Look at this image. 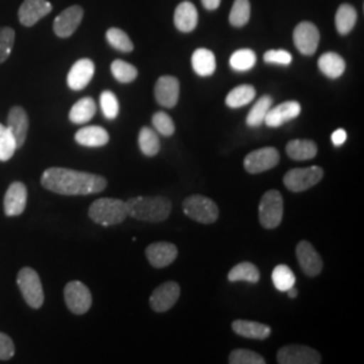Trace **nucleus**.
<instances>
[{
    "label": "nucleus",
    "instance_id": "nucleus-6",
    "mask_svg": "<svg viewBox=\"0 0 364 364\" xmlns=\"http://www.w3.org/2000/svg\"><path fill=\"white\" fill-rule=\"evenodd\" d=\"M284 219V197L278 191L266 192L259 204V221L266 230L277 228Z\"/></svg>",
    "mask_w": 364,
    "mask_h": 364
},
{
    "label": "nucleus",
    "instance_id": "nucleus-1",
    "mask_svg": "<svg viewBox=\"0 0 364 364\" xmlns=\"http://www.w3.org/2000/svg\"><path fill=\"white\" fill-rule=\"evenodd\" d=\"M41 183L45 189L57 195L87 196L103 192L107 186V180L102 176L85 171L50 168L43 171Z\"/></svg>",
    "mask_w": 364,
    "mask_h": 364
},
{
    "label": "nucleus",
    "instance_id": "nucleus-44",
    "mask_svg": "<svg viewBox=\"0 0 364 364\" xmlns=\"http://www.w3.org/2000/svg\"><path fill=\"white\" fill-rule=\"evenodd\" d=\"M263 60L266 64L287 66L291 64L293 57L287 50H267L263 55Z\"/></svg>",
    "mask_w": 364,
    "mask_h": 364
},
{
    "label": "nucleus",
    "instance_id": "nucleus-26",
    "mask_svg": "<svg viewBox=\"0 0 364 364\" xmlns=\"http://www.w3.org/2000/svg\"><path fill=\"white\" fill-rule=\"evenodd\" d=\"M193 70L201 77H209L216 70V57L208 49L200 48L192 55Z\"/></svg>",
    "mask_w": 364,
    "mask_h": 364
},
{
    "label": "nucleus",
    "instance_id": "nucleus-30",
    "mask_svg": "<svg viewBox=\"0 0 364 364\" xmlns=\"http://www.w3.org/2000/svg\"><path fill=\"white\" fill-rule=\"evenodd\" d=\"M96 114V103L92 97H82L70 108L69 120L75 124H84L90 122Z\"/></svg>",
    "mask_w": 364,
    "mask_h": 364
},
{
    "label": "nucleus",
    "instance_id": "nucleus-15",
    "mask_svg": "<svg viewBox=\"0 0 364 364\" xmlns=\"http://www.w3.org/2000/svg\"><path fill=\"white\" fill-rule=\"evenodd\" d=\"M296 255L299 259L301 270L308 277H317L323 270V259L316 251V248L306 240H302L297 245Z\"/></svg>",
    "mask_w": 364,
    "mask_h": 364
},
{
    "label": "nucleus",
    "instance_id": "nucleus-46",
    "mask_svg": "<svg viewBox=\"0 0 364 364\" xmlns=\"http://www.w3.org/2000/svg\"><path fill=\"white\" fill-rule=\"evenodd\" d=\"M332 144H335V146H341V144H344V142L347 141V132L346 130H343V129H338V130L335 131L333 134H332Z\"/></svg>",
    "mask_w": 364,
    "mask_h": 364
},
{
    "label": "nucleus",
    "instance_id": "nucleus-22",
    "mask_svg": "<svg viewBox=\"0 0 364 364\" xmlns=\"http://www.w3.org/2000/svg\"><path fill=\"white\" fill-rule=\"evenodd\" d=\"M198 23V13L193 3L181 1L174 11V26L181 33H192Z\"/></svg>",
    "mask_w": 364,
    "mask_h": 364
},
{
    "label": "nucleus",
    "instance_id": "nucleus-41",
    "mask_svg": "<svg viewBox=\"0 0 364 364\" xmlns=\"http://www.w3.org/2000/svg\"><path fill=\"white\" fill-rule=\"evenodd\" d=\"M228 362L231 364H264L266 360L263 356H260L257 352L250 350H235L230 353Z\"/></svg>",
    "mask_w": 364,
    "mask_h": 364
},
{
    "label": "nucleus",
    "instance_id": "nucleus-39",
    "mask_svg": "<svg viewBox=\"0 0 364 364\" xmlns=\"http://www.w3.org/2000/svg\"><path fill=\"white\" fill-rule=\"evenodd\" d=\"M16 149L18 146L11 131L7 129V126L0 123V161L7 162L11 159Z\"/></svg>",
    "mask_w": 364,
    "mask_h": 364
},
{
    "label": "nucleus",
    "instance_id": "nucleus-45",
    "mask_svg": "<svg viewBox=\"0 0 364 364\" xmlns=\"http://www.w3.org/2000/svg\"><path fill=\"white\" fill-rule=\"evenodd\" d=\"M15 353V346L10 336L0 332V360H9Z\"/></svg>",
    "mask_w": 364,
    "mask_h": 364
},
{
    "label": "nucleus",
    "instance_id": "nucleus-33",
    "mask_svg": "<svg viewBox=\"0 0 364 364\" xmlns=\"http://www.w3.org/2000/svg\"><path fill=\"white\" fill-rule=\"evenodd\" d=\"M138 144L146 156H154L159 153L161 142L158 134L150 127H142L138 136Z\"/></svg>",
    "mask_w": 364,
    "mask_h": 364
},
{
    "label": "nucleus",
    "instance_id": "nucleus-19",
    "mask_svg": "<svg viewBox=\"0 0 364 364\" xmlns=\"http://www.w3.org/2000/svg\"><path fill=\"white\" fill-rule=\"evenodd\" d=\"M27 203V189L22 182H13L4 196V213L9 218L19 216L25 212Z\"/></svg>",
    "mask_w": 364,
    "mask_h": 364
},
{
    "label": "nucleus",
    "instance_id": "nucleus-12",
    "mask_svg": "<svg viewBox=\"0 0 364 364\" xmlns=\"http://www.w3.org/2000/svg\"><path fill=\"white\" fill-rule=\"evenodd\" d=\"M180 287L176 282H165L156 287L150 296V306L154 312H168L180 299Z\"/></svg>",
    "mask_w": 364,
    "mask_h": 364
},
{
    "label": "nucleus",
    "instance_id": "nucleus-24",
    "mask_svg": "<svg viewBox=\"0 0 364 364\" xmlns=\"http://www.w3.org/2000/svg\"><path fill=\"white\" fill-rule=\"evenodd\" d=\"M75 141L85 147H102L109 142V134L103 127L88 126L76 132Z\"/></svg>",
    "mask_w": 364,
    "mask_h": 364
},
{
    "label": "nucleus",
    "instance_id": "nucleus-25",
    "mask_svg": "<svg viewBox=\"0 0 364 364\" xmlns=\"http://www.w3.org/2000/svg\"><path fill=\"white\" fill-rule=\"evenodd\" d=\"M318 68L324 76L335 80L341 77L346 72V61L338 53H324L318 58Z\"/></svg>",
    "mask_w": 364,
    "mask_h": 364
},
{
    "label": "nucleus",
    "instance_id": "nucleus-35",
    "mask_svg": "<svg viewBox=\"0 0 364 364\" xmlns=\"http://www.w3.org/2000/svg\"><path fill=\"white\" fill-rule=\"evenodd\" d=\"M257 64V54L251 49H240L231 55L230 66L236 72H247Z\"/></svg>",
    "mask_w": 364,
    "mask_h": 364
},
{
    "label": "nucleus",
    "instance_id": "nucleus-32",
    "mask_svg": "<svg viewBox=\"0 0 364 364\" xmlns=\"http://www.w3.org/2000/svg\"><path fill=\"white\" fill-rule=\"evenodd\" d=\"M273 107V97L269 95L262 96L259 100L252 105L251 111L248 112L246 123L250 127H259L264 123V117L267 115L269 109Z\"/></svg>",
    "mask_w": 364,
    "mask_h": 364
},
{
    "label": "nucleus",
    "instance_id": "nucleus-2",
    "mask_svg": "<svg viewBox=\"0 0 364 364\" xmlns=\"http://www.w3.org/2000/svg\"><path fill=\"white\" fill-rule=\"evenodd\" d=\"M126 208L129 216L132 219L149 223H161L169 218L171 203L166 197L162 196H138L126 201Z\"/></svg>",
    "mask_w": 364,
    "mask_h": 364
},
{
    "label": "nucleus",
    "instance_id": "nucleus-8",
    "mask_svg": "<svg viewBox=\"0 0 364 364\" xmlns=\"http://www.w3.org/2000/svg\"><path fill=\"white\" fill-rule=\"evenodd\" d=\"M64 299L69 311L75 314H84L91 309V291L80 281H72L66 285Z\"/></svg>",
    "mask_w": 364,
    "mask_h": 364
},
{
    "label": "nucleus",
    "instance_id": "nucleus-40",
    "mask_svg": "<svg viewBox=\"0 0 364 364\" xmlns=\"http://www.w3.org/2000/svg\"><path fill=\"white\" fill-rule=\"evenodd\" d=\"M100 107L103 111V115L109 120L117 119L119 115V100L114 92L105 91L100 95Z\"/></svg>",
    "mask_w": 364,
    "mask_h": 364
},
{
    "label": "nucleus",
    "instance_id": "nucleus-23",
    "mask_svg": "<svg viewBox=\"0 0 364 364\" xmlns=\"http://www.w3.org/2000/svg\"><path fill=\"white\" fill-rule=\"evenodd\" d=\"M235 333L242 338H254V340H266L272 335V328L266 324L247 320H236L232 323Z\"/></svg>",
    "mask_w": 364,
    "mask_h": 364
},
{
    "label": "nucleus",
    "instance_id": "nucleus-5",
    "mask_svg": "<svg viewBox=\"0 0 364 364\" xmlns=\"http://www.w3.org/2000/svg\"><path fill=\"white\" fill-rule=\"evenodd\" d=\"M16 284L30 308L39 309L43 305L45 294L41 284V278L36 270H33L31 267H23L18 273Z\"/></svg>",
    "mask_w": 364,
    "mask_h": 364
},
{
    "label": "nucleus",
    "instance_id": "nucleus-17",
    "mask_svg": "<svg viewBox=\"0 0 364 364\" xmlns=\"http://www.w3.org/2000/svg\"><path fill=\"white\" fill-rule=\"evenodd\" d=\"M95 75V64L90 58H81L70 68L66 82L72 91H82Z\"/></svg>",
    "mask_w": 364,
    "mask_h": 364
},
{
    "label": "nucleus",
    "instance_id": "nucleus-27",
    "mask_svg": "<svg viewBox=\"0 0 364 364\" xmlns=\"http://www.w3.org/2000/svg\"><path fill=\"white\" fill-rule=\"evenodd\" d=\"M287 153L294 161H308L317 156V144L309 139H294L287 144Z\"/></svg>",
    "mask_w": 364,
    "mask_h": 364
},
{
    "label": "nucleus",
    "instance_id": "nucleus-29",
    "mask_svg": "<svg viewBox=\"0 0 364 364\" xmlns=\"http://www.w3.org/2000/svg\"><path fill=\"white\" fill-rule=\"evenodd\" d=\"M260 279L259 269L251 262H242L232 267L228 273L230 282L245 281L248 284H258Z\"/></svg>",
    "mask_w": 364,
    "mask_h": 364
},
{
    "label": "nucleus",
    "instance_id": "nucleus-3",
    "mask_svg": "<svg viewBox=\"0 0 364 364\" xmlns=\"http://www.w3.org/2000/svg\"><path fill=\"white\" fill-rule=\"evenodd\" d=\"M88 215L96 224L109 227L117 225L127 219L129 213L126 208V201L117 198H99L92 203Z\"/></svg>",
    "mask_w": 364,
    "mask_h": 364
},
{
    "label": "nucleus",
    "instance_id": "nucleus-7",
    "mask_svg": "<svg viewBox=\"0 0 364 364\" xmlns=\"http://www.w3.org/2000/svg\"><path fill=\"white\" fill-rule=\"evenodd\" d=\"M324 177V170L320 166H309L287 171L284 177V183L290 192L299 193L316 186Z\"/></svg>",
    "mask_w": 364,
    "mask_h": 364
},
{
    "label": "nucleus",
    "instance_id": "nucleus-34",
    "mask_svg": "<svg viewBox=\"0 0 364 364\" xmlns=\"http://www.w3.org/2000/svg\"><path fill=\"white\" fill-rule=\"evenodd\" d=\"M274 287L279 291H287L296 285V275L287 264H278L272 274Z\"/></svg>",
    "mask_w": 364,
    "mask_h": 364
},
{
    "label": "nucleus",
    "instance_id": "nucleus-28",
    "mask_svg": "<svg viewBox=\"0 0 364 364\" xmlns=\"http://www.w3.org/2000/svg\"><path fill=\"white\" fill-rule=\"evenodd\" d=\"M356 21H358V11L353 6L344 3L338 7L335 16V26L341 36L350 34L352 28L356 25Z\"/></svg>",
    "mask_w": 364,
    "mask_h": 364
},
{
    "label": "nucleus",
    "instance_id": "nucleus-18",
    "mask_svg": "<svg viewBox=\"0 0 364 364\" xmlns=\"http://www.w3.org/2000/svg\"><path fill=\"white\" fill-rule=\"evenodd\" d=\"M178 255V250L169 242H156L146 248V257L156 269L170 266Z\"/></svg>",
    "mask_w": 364,
    "mask_h": 364
},
{
    "label": "nucleus",
    "instance_id": "nucleus-4",
    "mask_svg": "<svg viewBox=\"0 0 364 364\" xmlns=\"http://www.w3.org/2000/svg\"><path fill=\"white\" fill-rule=\"evenodd\" d=\"M182 210L188 218L201 224H212L219 219L218 204L205 196L186 197L182 203Z\"/></svg>",
    "mask_w": 364,
    "mask_h": 364
},
{
    "label": "nucleus",
    "instance_id": "nucleus-10",
    "mask_svg": "<svg viewBox=\"0 0 364 364\" xmlns=\"http://www.w3.org/2000/svg\"><path fill=\"white\" fill-rule=\"evenodd\" d=\"M277 362L279 364H320V353L306 346H287L277 353Z\"/></svg>",
    "mask_w": 364,
    "mask_h": 364
},
{
    "label": "nucleus",
    "instance_id": "nucleus-37",
    "mask_svg": "<svg viewBox=\"0 0 364 364\" xmlns=\"http://www.w3.org/2000/svg\"><path fill=\"white\" fill-rule=\"evenodd\" d=\"M251 16L250 0H235L230 13V23L234 27L246 26Z\"/></svg>",
    "mask_w": 364,
    "mask_h": 364
},
{
    "label": "nucleus",
    "instance_id": "nucleus-14",
    "mask_svg": "<svg viewBox=\"0 0 364 364\" xmlns=\"http://www.w3.org/2000/svg\"><path fill=\"white\" fill-rule=\"evenodd\" d=\"M52 3L48 0H25L19 7L18 18L23 26L31 27L52 13Z\"/></svg>",
    "mask_w": 364,
    "mask_h": 364
},
{
    "label": "nucleus",
    "instance_id": "nucleus-21",
    "mask_svg": "<svg viewBox=\"0 0 364 364\" xmlns=\"http://www.w3.org/2000/svg\"><path fill=\"white\" fill-rule=\"evenodd\" d=\"M28 126H30V122H28L26 111L18 105L13 107L7 117V129L11 131L18 149L22 147L26 142Z\"/></svg>",
    "mask_w": 364,
    "mask_h": 364
},
{
    "label": "nucleus",
    "instance_id": "nucleus-43",
    "mask_svg": "<svg viewBox=\"0 0 364 364\" xmlns=\"http://www.w3.org/2000/svg\"><path fill=\"white\" fill-rule=\"evenodd\" d=\"M153 126L156 132H159L164 136H171L176 131L173 119L164 111H159L153 115Z\"/></svg>",
    "mask_w": 364,
    "mask_h": 364
},
{
    "label": "nucleus",
    "instance_id": "nucleus-13",
    "mask_svg": "<svg viewBox=\"0 0 364 364\" xmlns=\"http://www.w3.org/2000/svg\"><path fill=\"white\" fill-rule=\"evenodd\" d=\"M84 16V10L80 6L68 7L63 13L60 14L53 23V30L57 37L68 38L73 36V33L77 30Z\"/></svg>",
    "mask_w": 364,
    "mask_h": 364
},
{
    "label": "nucleus",
    "instance_id": "nucleus-31",
    "mask_svg": "<svg viewBox=\"0 0 364 364\" xmlns=\"http://www.w3.org/2000/svg\"><path fill=\"white\" fill-rule=\"evenodd\" d=\"M257 91L252 85H239L230 92L225 97V105L230 108H240L250 105L255 99Z\"/></svg>",
    "mask_w": 364,
    "mask_h": 364
},
{
    "label": "nucleus",
    "instance_id": "nucleus-38",
    "mask_svg": "<svg viewBox=\"0 0 364 364\" xmlns=\"http://www.w3.org/2000/svg\"><path fill=\"white\" fill-rule=\"evenodd\" d=\"M111 73L122 84H129L138 77V69L123 60H115L111 64Z\"/></svg>",
    "mask_w": 364,
    "mask_h": 364
},
{
    "label": "nucleus",
    "instance_id": "nucleus-47",
    "mask_svg": "<svg viewBox=\"0 0 364 364\" xmlns=\"http://www.w3.org/2000/svg\"><path fill=\"white\" fill-rule=\"evenodd\" d=\"M203 3V7L208 11H215L219 9L220 6L221 0H201Z\"/></svg>",
    "mask_w": 364,
    "mask_h": 364
},
{
    "label": "nucleus",
    "instance_id": "nucleus-9",
    "mask_svg": "<svg viewBox=\"0 0 364 364\" xmlns=\"http://www.w3.org/2000/svg\"><path fill=\"white\" fill-rule=\"evenodd\" d=\"M279 162V153L274 147H262L245 158V169L250 174H259L273 169Z\"/></svg>",
    "mask_w": 364,
    "mask_h": 364
},
{
    "label": "nucleus",
    "instance_id": "nucleus-42",
    "mask_svg": "<svg viewBox=\"0 0 364 364\" xmlns=\"http://www.w3.org/2000/svg\"><path fill=\"white\" fill-rule=\"evenodd\" d=\"M15 31L11 27H0V64H3L13 52Z\"/></svg>",
    "mask_w": 364,
    "mask_h": 364
},
{
    "label": "nucleus",
    "instance_id": "nucleus-36",
    "mask_svg": "<svg viewBox=\"0 0 364 364\" xmlns=\"http://www.w3.org/2000/svg\"><path fill=\"white\" fill-rule=\"evenodd\" d=\"M105 38L108 41V43L119 52L131 53L134 50V43L130 37L117 27L108 28L105 33Z\"/></svg>",
    "mask_w": 364,
    "mask_h": 364
},
{
    "label": "nucleus",
    "instance_id": "nucleus-16",
    "mask_svg": "<svg viewBox=\"0 0 364 364\" xmlns=\"http://www.w3.org/2000/svg\"><path fill=\"white\" fill-rule=\"evenodd\" d=\"M156 103L165 108H173L178 103L180 81L173 76H161L154 88Z\"/></svg>",
    "mask_w": 364,
    "mask_h": 364
},
{
    "label": "nucleus",
    "instance_id": "nucleus-48",
    "mask_svg": "<svg viewBox=\"0 0 364 364\" xmlns=\"http://www.w3.org/2000/svg\"><path fill=\"white\" fill-rule=\"evenodd\" d=\"M287 296H289L290 299H296V297L299 296V291H297V289H296L294 287H290V289L287 290Z\"/></svg>",
    "mask_w": 364,
    "mask_h": 364
},
{
    "label": "nucleus",
    "instance_id": "nucleus-11",
    "mask_svg": "<svg viewBox=\"0 0 364 364\" xmlns=\"http://www.w3.org/2000/svg\"><path fill=\"white\" fill-rule=\"evenodd\" d=\"M293 41L301 54L312 55L318 48L320 42V33L316 25L312 22L304 21L297 25L293 33Z\"/></svg>",
    "mask_w": 364,
    "mask_h": 364
},
{
    "label": "nucleus",
    "instance_id": "nucleus-20",
    "mask_svg": "<svg viewBox=\"0 0 364 364\" xmlns=\"http://www.w3.org/2000/svg\"><path fill=\"white\" fill-rule=\"evenodd\" d=\"M301 114V105L296 100L285 102L282 105L272 107L264 117V124L269 127H281L287 122L296 119Z\"/></svg>",
    "mask_w": 364,
    "mask_h": 364
}]
</instances>
